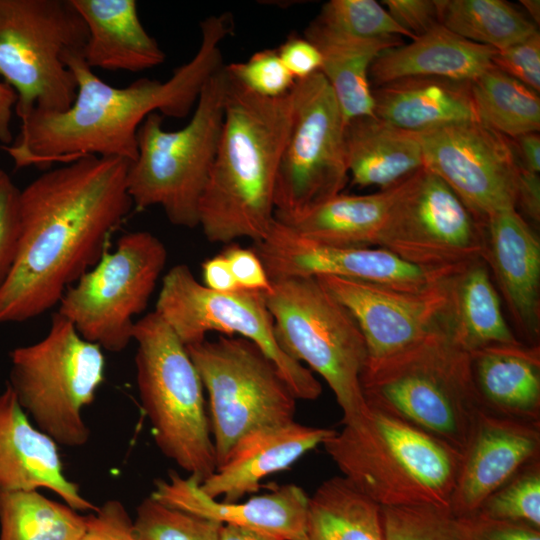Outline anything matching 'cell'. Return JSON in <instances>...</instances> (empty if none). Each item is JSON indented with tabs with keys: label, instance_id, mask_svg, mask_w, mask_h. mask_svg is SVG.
I'll return each mask as SVG.
<instances>
[{
	"label": "cell",
	"instance_id": "48",
	"mask_svg": "<svg viewBox=\"0 0 540 540\" xmlns=\"http://www.w3.org/2000/svg\"><path fill=\"white\" fill-rule=\"evenodd\" d=\"M535 223L540 221V178L539 173L528 171L518 164L516 184V209Z\"/></svg>",
	"mask_w": 540,
	"mask_h": 540
},
{
	"label": "cell",
	"instance_id": "50",
	"mask_svg": "<svg viewBox=\"0 0 540 540\" xmlns=\"http://www.w3.org/2000/svg\"><path fill=\"white\" fill-rule=\"evenodd\" d=\"M518 164L531 172L540 171V137L538 132L510 139Z\"/></svg>",
	"mask_w": 540,
	"mask_h": 540
},
{
	"label": "cell",
	"instance_id": "38",
	"mask_svg": "<svg viewBox=\"0 0 540 540\" xmlns=\"http://www.w3.org/2000/svg\"><path fill=\"white\" fill-rule=\"evenodd\" d=\"M475 514L540 530V459L489 495Z\"/></svg>",
	"mask_w": 540,
	"mask_h": 540
},
{
	"label": "cell",
	"instance_id": "37",
	"mask_svg": "<svg viewBox=\"0 0 540 540\" xmlns=\"http://www.w3.org/2000/svg\"><path fill=\"white\" fill-rule=\"evenodd\" d=\"M133 526L140 540H220L222 524L149 496L137 506Z\"/></svg>",
	"mask_w": 540,
	"mask_h": 540
},
{
	"label": "cell",
	"instance_id": "11",
	"mask_svg": "<svg viewBox=\"0 0 540 540\" xmlns=\"http://www.w3.org/2000/svg\"><path fill=\"white\" fill-rule=\"evenodd\" d=\"M185 347L207 391L216 467L247 433L295 421L296 396L253 342L222 335Z\"/></svg>",
	"mask_w": 540,
	"mask_h": 540
},
{
	"label": "cell",
	"instance_id": "26",
	"mask_svg": "<svg viewBox=\"0 0 540 540\" xmlns=\"http://www.w3.org/2000/svg\"><path fill=\"white\" fill-rule=\"evenodd\" d=\"M495 51L438 25L409 44L384 50L370 67V84L378 87L407 77L471 82L493 67Z\"/></svg>",
	"mask_w": 540,
	"mask_h": 540
},
{
	"label": "cell",
	"instance_id": "13",
	"mask_svg": "<svg viewBox=\"0 0 540 540\" xmlns=\"http://www.w3.org/2000/svg\"><path fill=\"white\" fill-rule=\"evenodd\" d=\"M293 118L275 187V218L298 215L340 194L348 178L346 122L321 72L295 81Z\"/></svg>",
	"mask_w": 540,
	"mask_h": 540
},
{
	"label": "cell",
	"instance_id": "36",
	"mask_svg": "<svg viewBox=\"0 0 540 540\" xmlns=\"http://www.w3.org/2000/svg\"><path fill=\"white\" fill-rule=\"evenodd\" d=\"M312 22L328 32L353 39L416 38L401 28L375 0H330Z\"/></svg>",
	"mask_w": 540,
	"mask_h": 540
},
{
	"label": "cell",
	"instance_id": "45",
	"mask_svg": "<svg viewBox=\"0 0 540 540\" xmlns=\"http://www.w3.org/2000/svg\"><path fill=\"white\" fill-rule=\"evenodd\" d=\"M456 518L465 540H540V530L530 526L493 520L479 514Z\"/></svg>",
	"mask_w": 540,
	"mask_h": 540
},
{
	"label": "cell",
	"instance_id": "2",
	"mask_svg": "<svg viewBox=\"0 0 540 540\" xmlns=\"http://www.w3.org/2000/svg\"><path fill=\"white\" fill-rule=\"evenodd\" d=\"M201 42L195 55L166 81L140 78L124 88L113 87L88 67L81 53L65 62L77 81L72 105L57 113H32L21 121L10 145L2 146L16 168L49 169L86 156L132 162L137 157V131L144 119L184 118L195 107L208 79L223 67L221 43L232 30L229 14L200 23Z\"/></svg>",
	"mask_w": 540,
	"mask_h": 540
},
{
	"label": "cell",
	"instance_id": "40",
	"mask_svg": "<svg viewBox=\"0 0 540 540\" xmlns=\"http://www.w3.org/2000/svg\"><path fill=\"white\" fill-rule=\"evenodd\" d=\"M225 70L246 89L265 98L285 96L295 85L276 49L258 51L247 61L225 66Z\"/></svg>",
	"mask_w": 540,
	"mask_h": 540
},
{
	"label": "cell",
	"instance_id": "39",
	"mask_svg": "<svg viewBox=\"0 0 540 540\" xmlns=\"http://www.w3.org/2000/svg\"><path fill=\"white\" fill-rule=\"evenodd\" d=\"M382 523L385 540H465L449 509L382 507Z\"/></svg>",
	"mask_w": 540,
	"mask_h": 540
},
{
	"label": "cell",
	"instance_id": "44",
	"mask_svg": "<svg viewBox=\"0 0 540 540\" xmlns=\"http://www.w3.org/2000/svg\"><path fill=\"white\" fill-rule=\"evenodd\" d=\"M381 4L392 19L414 37L441 25L438 0H383Z\"/></svg>",
	"mask_w": 540,
	"mask_h": 540
},
{
	"label": "cell",
	"instance_id": "7",
	"mask_svg": "<svg viewBox=\"0 0 540 540\" xmlns=\"http://www.w3.org/2000/svg\"><path fill=\"white\" fill-rule=\"evenodd\" d=\"M136 380L161 453L200 483L216 470L203 384L185 345L156 313L135 321Z\"/></svg>",
	"mask_w": 540,
	"mask_h": 540
},
{
	"label": "cell",
	"instance_id": "21",
	"mask_svg": "<svg viewBox=\"0 0 540 540\" xmlns=\"http://www.w3.org/2000/svg\"><path fill=\"white\" fill-rule=\"evenodd\" d=\"M490 273L509 312L529 345L540 336V241L524 216L510 208L491 215L485 225Z\"/></svg>",
	"mask_w": 540,
	"mask_h": 540
},
{
	"label": "cell",
	"instance_id": "14",
	"mask_svg": "<svg viewBox=\"0 0 540 540\" xmlns=\"http://www.w3.org/2000/svg\"><path fill=\"white\" fill-rule=\"evenodd\" d=\"M154 312L185 346L204 340L211 331L238 335L275 363L297 400H316L322 393L312 371L279 346L261 293L213 291L199 283L187 265L178 264L163 277Z\"/></svg>",
	"mask_w": 540,
	"mask_h": 540
},
{
	"label": "cell",
	"instance_id": "49",
	"mask_svg": "<svg viewBox=\"0 0 540 540\" xmlns=\"http://www.w3.org/2000/svg\"><path fill=\"white\" fill-rule=\"evenodd\" d=\"M204 285L216 292L231 293L239 287L222 252L202 264Z\"/></svg>",
	"mask_w": 540,
	"mask_h": 540
},
{
	"label": "cell",
	"instance_id": "30",
	"mask_svg": "<svg viewBox=\"0 0 540 540\" xmlns=\"http://www.w3.org/2000/svg\"><path fill=\"white\" fill-rule=\"evenodd\" d=\"M304 37L321 53L320 72L330 85L345 122L375 116L370 67L384 50L402 44L401 37L353 39L328 32L312 21Z\"/></svg>",
	"mask_w": 540,
	"mask_h": 540
},
{
	"label": "cell",
	"instance_id": "42",
	"mask_svg": "<svg viewBox=\"0 0 540 540\" xmlns=\"http://www.w3.org/2000/svg\"><path fill=\"white\" fill-rule=\"evenodd\" d=\"M492 64L530 89L540 91V34L507 48L496 50Z\"/></svg>",
	"mask_w": 540,
	"mask_h": 540
},
{
	"label": "cell",
	"instance_id": "29",
	"mask_svg": "<svg viewBox=\"0 0 540 540\" xmlns=\"http://www.w3.org/2000/svg\"><path fill=\"white\" fill-rule=\"evenodd\" d=\"M399 184L366 195L340 193L298 215L275 219L301 237L319 244L378 247Z\"/></svg>",
	"mask_w": 540,
	"mask_h": 540
},
{
	"label": "cell",
	"instance_id": "35",
	"mask_svg": "<svg viewBox=\"0 0 540 540\" xmlns=\"http://www.w3.org/2000/svg\"><path fill=\"white\" fill-rule=\"evenodd\" d=\"M440 24L451 32L495 50L521 42L538 30L504 0H438Z\"/></svg>",
	"mask_w": 540,
	"mask_h": 540
},
{
	"label": "cell",
	"instance_id": "24",
	"mask_svg": "<svg viewBox=\"0 0 540 540\" xmlns=\"http://www.w3.org/2000/svg\"><path fill=\"white\" fill-rule=\"evenodd\" d=\"M88 37L82 50L92 70L141 72L165 61V52L143 26L135 0H71Z\"/></svg>",
	"mask_w": 540,
	"mask_h": 540
},
{
	"label": "cell",
	"instance_id": "23",
	"mask_svg": "<svg viewBox=\"0 0 540 540\" xmlns=\"http://www.w3.org/2000/svg\"><path fill=\"white\" fill-rule=\"evenodd\" d=\"M334 431L296 421L255 429L238 440L200 489L211 498L238 502L257 492L265 477L289 468L322 445Z\"/></svg>",
	"mask_w": 540,
	"mask_h": 540
},
{
	"label": "cell",
	"instance_id": "20",
	"mask_svg": "<svg viewBox=\"0 0 540 540\" xmlns=\"http://www.w3.org/2000/svg\"><path fill=\"white\" fill-rule=\"evenodd\" d=\"M150 496L167 506L221 524L253 529L282 540H304L309 496L295 484L282 485L244 502L229 503L206 495L196 478L172 471L168 479L155 481Z\"/></svg>",
	"mask_w": 540,
	"mask_h": 540
},
{
	"label": "cell",
	"instance_id": "4",
	"mask_svg": "<svg viewBox=\"0 0 540 540\" xmlns=\"http://www.w3.org/2000/svg\"><path fill=\"white\" fill-rule=\"evenodd\" d=\"M363 417L322 444L342 476L381 507L450 510L460 454L366 402Z\"/></svg>",
	"mask_w": 540,
	"mask_h": 540
},
{
	"label": "cell",
	"instance_id": "5",
	"mask_svg": "<svg viewBox=\"0 0 540 540\" xmlns=\"http://www.w3.org/2000/svg\"><path fill=\"white\" fill-rule=\"evenodd\" d=\"M366 402L462 454L482 409L470 353L452 337L447 318L393 355L367 360L360 377Z\"/></svg>",
	"mask_w": 540,
	"mask_h": 540
},
{
	"label": "cell",
	"instance_id": "52",
	"mask_svg": "<svg viewBox=\"0 0 540 540\" xmlns=\"http://www.w3.org/2000/svg\"><path fill=\"white\" fill-rule=\"evenodd\" d=\"M220 540H282L275 536L259 532L253 529L222 524Z\"/></svg>",
	"mask_w": 540,
	"mask_h": 540
},
{
	"label": "cell",
	"instance_id": "17",
	"mask_svg": "<svg viewBox=\"0 0 540 540\" xmlns=\"http://www.w3.org/2000/svg\"><path fill=\"white\" fill-rule=\"evenodd\" d=\"M254 250L271 280L335 276L403 291L424 290L465 267L426 269L382 247L319 244L301 237L276 219L264 239L255 243Z\"/></svg>",
	"mask_w": 540,
	"mask_h": 540
},
{
	"label": "cell",
	"instance_id": "33",
	"mask_svg": "<svg viewBox=\"0 0 540 540\" xmlns=\"http://www.w3.org/2000/svg\"><path fill=\"white\" fill-rule=\"evenodd\" d=\"M86 516L38 490H0V540H81Z\"/></svg>",
	"mask_w": 540,
	"mask_h": 540
},
{
	"label": "cell",
	"instance_id": "9",
	"mask_svg": "<svg viewBox=\"0 0 540 540\" xmlns=\"http://www.w3.org/2000/svg\"><path fill=\"white\" fill-rule=\"evenodd\" d=\"M10 365L7 385L32 423L58 445H85L90 430L82 412L104 380L101 347L55 312L46 336L13 349Z\"/></svg>",
	"mask_w": 540,
	"mask_h": 540
},
{
	"label": "cell",
	"instance_id": "8",
	"mask_svg": "<svg viewBox=\"0 0 540 540\" xmlns=\"http://www.w3.org/2000/svg\"><path fill=\"white\" fill-rule=\"evenodd\" d=\"M263 294L275 337L292 359L318 373L342 410V424L367 408L360 377L368 359L364 337L350 313L315 277L271 280Z\"/></svg>",
	"mask_w": 540,
	"mask_h": 540
},
{
	"label": "cell",
	"instance_id": "1",
	"mask_svg": "<svg viewBox=\"0 0 540 540\" xmlns=\"http://www.w3.org/2000/svg\"><path fill=\"white\" fill-rule=\"evenodd\" d=\"M129 161L86 156L20 190L16 256L0 288V324L35 318L100 260L133 208Z\"/></svg>",
	"mask_w": 540,
	"mask_h": 540
},
{
	"label": "cell",
	"instance_id": "27",
	"mask_svg": "<svg viewBox=\"0 0 540 540\" xmlns=\"http://www.w3.org/2000/svg\"><path fill=\"white\" fill-rule=\"evenodd\" d=\"M374 114L398 128L423 133L478 121L470 82L440 77H407L372 89Z\"/></svg>",
	"mask_w": 540,
	"mask_h": 540
},
{
	"label": "cell",
	"instance_id": "15",
	"mask_svg": "<svg viewBox=\"0 0 540 540\" xmlns=\"http://www.w3.org/2000/svg\"><path fill=\"white\" fill-rule=\"evenodd\" d=\"M485 225L424 167L402 181L378 247L426 269H455L483 259Z\"/></svg>",
	"mask_w": 540,
	"mask_h": 540
},
{
	"label": "cell",
	"instance_id": "6",
	"mask_svg": "<svg viewBox=\"0 0 540 540\" xmlns=\"http://www.w3.org/2000/svg\"><path fill=\"white\" fill-rule=\"evenodd\" d=\"M225 66L204 85L189 122L163 128V116L149 114L137 131V157L129 163L126 186L133 207L159 206L176 226L199 225V206L213 167L224 119Z\"/></svg>",
	"mask_w": 540,
	"mask_h": 540
},
{
	"label": "cell",
	"instance_id": "43",
	"mask_svg": "<svg viewBox=\"0 0 540 540\" xmlns=\"http://www.w3.org/2000/svg\"><path fill=\"white\" fill-rule=\"evenodd\" d=\"M81 540H140L126 507L116 499L105 501L86 515V529Z\"/></svg>",
	"mask_w": 540,
	"mask_h": 540
},
{
	"label": "cell",
	"instance_id": "28",
	"mask_svg": "<svg viewBox=\"0 0 540 540\" xmlns=\"http://www.w3.org/2000/svg\"><path fill=\"white\" fill-rule=\"evenodd\" d=\"M348 173L353 185L392 188L423 168L419 133L403 130L376 116L346 123Z\"/></svg>",
	"mask_w": 540,
	"mask_h": 540
},
{
	"label": "cell",
	"instance_id": "51",
	"mask_svg": "<svg viewBox=\"0 0 540 540\" xmlns=\"http://www.w3.org/2000/svg\"><path fill=\"white\" fill-rule=\"evenodd\" d=\"M16 101L17 96L14 90L0 80V142L2 146L13 142L11 120Z\"/></svg>",
	"mask_w": 540,
	"mask_h": 540
},
{
	"label": "cell",
	"instance_id": "3",
	"mask_svg": "<svg viewBox=\"0 0 540 540\" xmlns=\"http://www.w3.org/2000/svg\"><path fill=\"white\" fill-rule=\"evenodd\" d=\"M292 118L291 92L261 97L227 73L222 132L199 206L198 226L208 241L249 238L257 243L267 235L275 220L276 179Z\"/></svg>",
	"mask_w": 540,
	"mask_h": 540
},
{
	"label": "cell",
	"instance_id": "53",
	"mask_svg": "<svg viewBox=\"0 0 540 540\" xmlns=\"http://www.w3.org/2000/svg\"><path fill=\"white\" fill-rule=\"evenodd\" d=\"M521 5L532 18L533 23L539 25L540 23V1L539 0H520Z\"/></svg>",
	"mask_w": 540,
	"mask_h": 540
},
{
	"label": "cell",
	"instance_id": "25",
	"mask_svg": "<svg viewBox=\"0 0 540 540\" xmlns=\"http://www.w3.org/2000/svg\"><path fill=\"white\" fill-rule=\"evenodd\" d=\"M482 409L540 424V345L494 344L470 352Z\"/></svg>",
	"mask_w": 540,
	"mask_h": 540
},
{
	"label": "cell",
	"instance_id": "46",
	"mask_svg": "<svg viewBox=\"0 0 540 540\" xmlns=\"http://www.w3.org/2000/svg\"><path fill=\"white\" fill-rule=\"evenodd\" d=\"M222 254L240 290L265 294L272 289L271 279L254 249L229 246Z\"/></svg>",
	"mask_w": 540,
	"mask_h": 540
},
{
	"label": "cell",
	"instance_id": "22",
	"mask_svg": "<svg viewBox=\"0 0 540 540\" xmlns=\"http://www.w3.org/2000/svg\"><path fill=\"white\" fill-rule=\"evenodd\" d=\"M40 488L78 512L97 509L66 477L58 444L32 423L6 385L0 394V490Z\"/></svg>",
	"mask_w": 540,
	"mask_h": 540
},
{
	"label": "cell",
	"instance_id": "10",
	"mask_svg": "<svg viewBox=\"0 0 540 540\" xmlns=\"http://www.w3.org/2000/svg\"><path fill=\"white\" fill-rule=\"evenodd\" d=\"M87 37L71 0H0V77L17 96L20 121L72 105L77 81L65 58Z\"/></svg>",
	"mask_w": 540,
	"mask_h": 540
},
{
	"label": "cell",
	"instance_id": "31",
	"mask_svg": "<svg viewBox=\"0 0 540 540\" xmlns=\"http://www.w3.org/2000/svg\"><path fill=\"white\" fill-rule=\"evenodd\" d=\"M447 325L469 353L494 344H518L506 322L499 294L483 259L467 264L451 281Z\"/></svg>",
	"mask_w": 540,
	"mask_h": 540
},
{
	"label": "cell",
	"instance_id": "16",
	"mask_svg": "<svg viewBox=\"0 0 540 540\" xmlns=\"http://www.w3.org/2000/svg\"><path fill=\"white\" fill-rule=\"evenodd\" d=\"M423 167L441 178L476 219L515 208L518 162L509 138L478 121L419 133Z\"/></svg>",
	"mask_w": 540,
	"mask_h": 540
},
{
	"label": "cell",
	"instance_id": "41",
	"mask_svg": "<svg viewBox=\"0 0 540 540\" xmlns=\"http://www.w3.org/2000/svg\"><path fill=\"white\" fill-rule=\"evenodd\" d=\"M20 190L0 169V288L13 265L19 240Z\"/></svg>",
	"mask_w": 540,
	"mask_h": 540
},
{
	"label": "cell",
	"instance_id": "18",
	"mask_svg": "<svg viewBox=\"0 0 540 540\" xmlns=\"http://www.w3.org/2000/svg\"><path fill=\"white\" fill-rule=\"evenodd\" d=\"M454 275L421 291L335 276L315 278L353 317L367 360H375L407 348L447 318Z\"/></svg>",
	"mask_w": 540,
	"mask_h": 540
},
{
	"label": "cell",
	"instance_id": "32",
	"mask_svg": "<svg viewBox=\"0 0 540 540\" xmlns=\"http://www.w3.org/2000/svg\"><path fill=\"white\" fill-rule=\"evenodd\" d=\"M304 540H385L382 507L334 476L308 498Z\"/></svg>",
	"mask_w": 540,
	"mask_h": 540
},
{
	"label": "cell",
	"instance_id": "19",
	"mask_svg": "<svg viewBox=\"0 0 540 540\" xmlns=\"http://www.w3.org/2000/svg\"><path fill=\"white\" fill-rule=\"evenodd\" d=\"M540 459V424L480 409L461 454L450 511L475 514L485 499Z\"/></svg>",
	"mask_w": 540,
	"mask_h": 540
},
{
	"label": "cell",
	"instance_id": "12",
	"mask_svg": "<svg viewBox=\"0 0 540 540\" xmlns=\"http://www.w3.org/2000/svg\"><path fill=\"white\" fill-rule=\"evenodd\" d=\"M166 261V247L152 233L124 234L114 251L107 249L66 289L57 312L85 340L121 352L133 340V318L147 307Z\"/></svg>",
	"mask_w": 540,
	"mask_h": 540
},
{
	"label": "cell",
	"instance_id": "34",
	"mask_svg": "<svg viewBox=\"0 0 540 540\" xmlns=\"http://www.w3.org/2000/svg\"><path fill=\"white\" fill-rule=\"evenodd\" d=\"M470 86L478 122L509 139L539 132V93L494 66Z\"/></svg>",
	"mask_w": 540,
	"mask_h": 540
},
{
	"label": "cell",
	"instance_id": "47",
	"mask_svg": "<svg viewBox=\"0 0 540 540\" xmlns=\"http://www.w3.org/2000/svg\"><path fill=\"white\" fill-rule=\"evenodd\" d=\"M276 50L295 81L306 79L321 70V53L304 36L290 35Z\"/></svg>",
	"mask_w": 540,
	"mask_h": 540
}]
</instances>
